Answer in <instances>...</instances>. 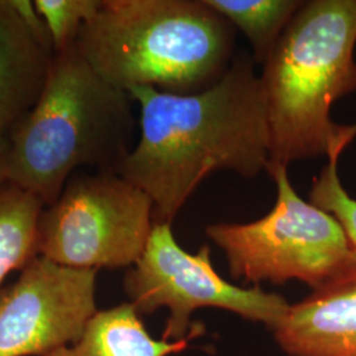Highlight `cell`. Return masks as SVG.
Segmentation results:
<instances>
[{
    "label": "cell",
    "instance_id": "6da1fadb",
    "mask_svg": "<svg viewBox=\"0 0 356 356\" xmlns=\"http://www.w3.org/2000/svg\"><path fill=\"white\" fill-rule=\"evenodd\" d=\"M248 53L235 56L214 86L197 94L129 90L140 107V136L116 173L152 201L153 225H172L210 175L254 178L269 165L267 106Z\"/></svg>",
    "mask_w": 356,
    "mask_h": 356
},
{
    "label": "cell",
    "instance_id": "7a4b0ae2",
    "mask_svg": "<svg viewBox=\"0 0 356 356\" xmlns=\"http://www.w3.org/2000/svg\"><path fill=\"white\" fill-rule=\"evenodd\" d=\"M236 29L204 0H101L76 49L116 89L197 94L235 58Z\"/></svg>",
    "mask_w": 356,
    "mask_h": 356
},
{
    "label": "cell",
    "instance_id": "3957f363",
    "mask_svg": "<svg viewBox=\"0 0 356 356\" xmlns=\"http://www.w3.org/2000/svg\"><path fill=\"white\" fill-rule=\"evenodd\" d=\"M134 102L76 45L54 54L38 102L8 135V181L49 206L81 168L116 173L134 148Z\"/></svg>",
    "mask_w": 356,
    "mask_h": 356
},
{
    "label": "cell",
    "instance_id": "277c9868",
    "mask_svg": "<svg viewBox=\"0 0 356 356\" xmlns=\"http://www.w3.org/2000/svg\"><path fill=\"white\" fill-rule=\"evenodd\" d=\"M356 0H307L263 63L269 165L327 156L356 123L331 107L356 91ZM268 165V166H269Z\"/></svg>",
    "mask_w": 356,
    "mask_h": 356
},
{
    "label": "cell",
    "instance_id": "5b68a950",
    "mask_svg": "<svg viewBox=\"0 0 356 356\" xmlns=\"http://www.w3.org/2000/svg\"><path fill=\"white\" fill-rule=\"evenodd\" d=\"M267 173L276 184V202L267 216L206 227V235L226 254L229 275L257 286L301 281L316 291L355 267L341 223L300 197L288 166L269 165Z\"/></svg>",
    "mask_w": 356,
    "mask_h": 356
},
{
    "label": "cell",
    "instance_id": "8992f818",
    "mask_svg": "<svg viewBox=\"0 0 356 356\" xmlns=\"http://www.w3.org/2000/svg\"><path fill=\"white\" fill-rule=\"evenodd\" d=\"M153 229L151 198L115 172L76 173L45 206L38 256L64 267H132Z\"/></svg>",
    "mask_w": 356,
    "mask_h": 356
},
{
    "label": "cell",
    "instance_id": "52a82bcc",
    "mask_svg": "<svg viewBox=\"0 0 356 356\" xmlns=\"http://www.w3.org/2000/svg\"><path fill=\"white\" fill-rule=\"evenodd\" d=\"M129 304L139 314L169 310L164 341L193 338L191 316L201 307H218L260 322L272 330L286 316L291 304L260 286L243 288L225 280L211 263V251L204 245L195 254L178 244L172 225L154 223L147 247L124 277Z\"/></svg>",
    "mask_w": 356,
    "mask_h": 356
},
{
    "label": "cell",
    "instance_id": "ba28073f",
    "mask_svg": "<svg viewBox=\"0 0 356 356\" xmlns=\"http://www.w3.org/2000/svg\"><path fill=\"white\" fill-rule=\"evenodd\" d=\"M97 272L32 259L0 293V356H47L76 343L98 313Z\"/></svg>",
    "mask_w": 356,
    "mask_h": 356
},
{
    "label": "cell",
    "instance_id": "9c48e42d",
    "mask_svg": "<svg viewBox=\"0 0 356 356\" xmlns=\"http://www.w3.org/2000/svg\"><path fill=\"white\" fill-rule=\"evenodd\" d=\"M272 331L289 356H356V266L291 305Z\"/></svg>",
    "mask_w": 356,
    "mask_h": 356
},
{
    "label": "cell",
    "instance_id": "30bf717a",
    "mask_svg": "<svg viewBox=\"0 0 356 356\" xmlns=\"http://www.w3.org/2000/svg\"><path fill=\"white\" fill-rule=\"evenodd\" d=\"M54 51L45 48L17 15L0 0V136L8 138L45 86Z\"/></svg>",
    "mask_w": 356,
    "mask_h": 356
},
{
    "label": "cell",
    "instance_id": "8fae6325",
    "mask_svg": "<svg viewBox=\"0 0 356 356\" xmlns=\"http://www.w3.org/2000/svg\"><path fill=\"white\" fill-rule=\"evenodd\" d=\"M191 339H153L140 314L127 302L98 312L76 343L47 356H170L182 353Z\"/></svg>",
    "mask_w": 356,
    "mask_h": 356
},
{
    "label": "cell",
    "instance_id": "7c38bea8",
    "mask_svg": "<svg viewBox=\"0 0 356 356\" xmlns=\"http://www.w3.org/2000/svg\"><path fill=\"white\" fill-rule=\"evenodd\" d=\"M45 204L7 181L0 184V284L38 256V220Z\"/></svg>",
    "mask_w": 356,
    "mask_h": 356
},
{
    "label": "cell",
    "instance_id": "4fadbf2b",
    "mask_svg": "<svg viewBox=\"0 0 356 356\" xmlns=\"http://www.w3.org/2000/svg\"><path fill=\"white\" fill-rule=\"evenodd\" d=\"M235 29L242 31L263 64L281 35L302 7V0H204Z\"/></svg>",
    "mask_w": 356,
    "mask_h": 356
},
{
    "label": "cell",
    "instance_id": "5bb4252c",
    "mask_svg": "<svg viewBox=\"0 0 356 356\" xmlns=\"http://www.w3.org/2000/svg\"><path fill=\"white\" fill-rule=\"evenodd\" d=\"M355 138L354 135L347 136L331 148L327 165L313 181L309 202L325 210L341 223L356 256V200L344 189L338 170L342 153Z\"/></svg>",
    "mask_w": 356,
    "mask_h": 356
},
{
    "label": "cell",
    "instance_id": "9a60e30c",
    "mask_svg": "<svg viewBox=\"0 0 356 356\" xmlns=\"http://www.w3.org/2000/svg\"><path fill=\"white\" fill-rule=\"evenodd\" d=\"M101 6V0H35V7L51 35L54 54L76 44L82 26Z\"/></svg>",
    "mask_w": 356,
    "mask_h": 356
},
{
    "label": "cell",
    "instance_id": "2e32d148",
    "mask_svg": "<svg viewBox=\"0 0 356 356\" xmlns=\"http://www.w3.org/2000/svg\"><path fill=\"white\" fill-rule=\"evenodd\" d=\"M13 10L22 17L26 28L31 31V33L38 38V41L48 49L53 51L51 35L47 28V24L41 15L38 13L35 1L31 0H10Z\"/></svg>",
    "mask_w": 356,
    "mask_h": 356
},
{
    "label": "cell",
    "instance_id": "e0dca14e",
    "mask_svg": "<svg viewBox=\"0 0 356 356\" xmlns=\"http://www.w3.org/2000/svg\"><path fill=\"white\" fill-rule=\"evenodd\" d=\"M8 138L0 136V184L8 181Z\"/></svg>",
    "mask_w": 356,
    "mask_h": 356
}]
</instances>
